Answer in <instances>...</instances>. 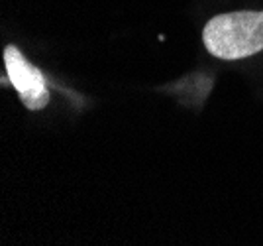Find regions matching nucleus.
<instances>
[{
    "label": "nucleus",
    "instance_id": "obj_1",
    "mask_svg": "<svg viewBox=\"0 0 263 246\" xmlns=\"http://www.w3.org/2000/svg\"><path fill=\"white\" fill-rule=\"evenodd\" d=\"M202 42L218 59H243L263 51V10L228 12L206 22Z\"/></svg>",
    "mask_w": 263,
    "mask_h": 246
},
{
    "label": "nucleus",
    "instance_id": "obj_2",
    "mask_svg": "<svg viewBox=\"0 0 263 246\" xmlns=\"http://www.w3.org/2000/svg\"><path fill=\"white\" fill-rule=\"evenodd\" d=\"M4 67L12 87L18 91L20 101L28 111H42L49 102V91L45 87L44 73L32 65L16 45H6Z\"/></svg>",
    "mask_w": 263,
    "mask_h": 246
}]
</instances>
